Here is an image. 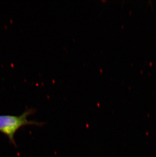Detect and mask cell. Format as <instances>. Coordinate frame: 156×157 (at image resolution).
<instances>
[{
    "instance_id": "obj_1",
    "label": "cell",
    "mask_w": 156,
    "mask_h": 157,
    "mask_svg": "<svg viewBox=\"0 0 156 157\" xmlns=\"http://www.w3.org/2000/svg\"><path fill=\"white\" fill-rule=\"evenodd\" d=\"M36 109L33 108L25 110L20 116L12 115H1L0 116V132L7 137L9 142L17 147L14 136L21 128L28 125L44 126L45 123L35 121H29L28 117L34 114Z\"/></svg>"
}]
</instances>
